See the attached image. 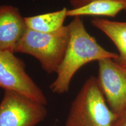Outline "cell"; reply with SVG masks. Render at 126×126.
<instances>
[{"label": "cell", "instance_id": "6da1fadb", "mask_svg": "<svg viewBox=\"0 0 126 126\" xmlns=\"http://www.w3.org/2000/svg\"><path fill=\"white\" fill-rule=\"evenodd\" d=\"M68 26L69 39L65 55L56 72V79L50 87L53 93L60 94L68 91L72 78L83 65L94 61L118 59V54L104 48L88 32L81 17H74Z\"/></svg>", "mask_w": 126, "mask_h": 126}, {"label": "cell", "instance_id": "7a4b0ae2", "mask_svg": "<svg viewBox=\"0 0 126 126\" xmlns=\"http://www.w3.org/2000/svg\"><path fill=\"white\" fill-rule=\"evenodd\" d=\"M117 119L107 103L97 78L91 77L72 102L65 126H115Z\"/></svg>", "mask_w": 126, "mask_h": 126}, {"label": "cell", "instance_id": "3957f363", "mask_svg": "<svg viewBox=\"0 0 126 126\" xmlns=\"http://www.w3.org/2000/svg\"><path fill=\"white\" fill-rule=\"evenodd\" d=\"M69 33L68 25L51 33L38 32L27 28L15 53L34 57L47 73H56L65 55Z\"/></svg>", "mask_w": 126, "mask_h": 126}, {"label": "cell", "instance_id": "277c9868", "mask_svg": "<svg viewBox=\"0 0 126 126\" xmlns=\"http://www.w3.org/2000/svg\"><path fill=\"white\" fill-rule=\"evenodd\" d=\"M46 105L5 90L0 102V126H36L47 116Z\"/></svg>", "mask_w": 126, "mask_h": 126}, {"label": "cell", "instance_id": "5b68a950", "mask_svg": "<svg viewBox=\"0 0 126 126\" xmlns=\"http://www.w3.org/2000/svg\"><path fill=\"white\" fill-rule=\"evenodd\" d=\"M0 88L22 94L46 105V97L25 69V63L14 53L0 50Z\"/></svg>", "mask_w": 126, "mask_h": 126}, {"label": "cell", "instance_id": "8992f818", "mask_svg": "<svg viewBox=\"0 0 126 126\" xmlns=\"http://www.w3.org/2000/svg\"><path fill=\"white\" fill-rule=\"evenodd\" d=\"M97 62L99 88L108 106L118 117L126 110V68L111 59Z\"/></svg>", "mask_w": 126, "mask_h": 126}, {"label": "cell", "instance_id": "52a82bcc", "mask_svg": "<svg viewBox=\"0 0 126 126\" xmlns=\"http://www.w3.org/2000/svg\"><path fill=\"white\" fill-rule=\"evenodd\" d=\"M27 29L25 17L16 7L0 6V50L13 52Z\"/></svg>", "mask_w": 126, "mask_h": 126}, {"label": "cell", "instance_id": "ba28073f", "mask_svg": "<svg viewBox=\"0 0 126 126\" xmlns=\"http://www.w3.org/2000/svg\"><path fill=\"white\" fill-rule=\"evenodd\" d=\"M91 23L114 43L119 51L118 59L116 61L126 68V22L94 18L91 20Z\"/></svg>", "mask_w": 126, "mask_h": 126}, {"label": "cell", "instance_id": "9c48e42d", "mask_svg": "<svg viewBox=\"0 0 126 126\" xmlns=\"http://www.w3.org/2000/svg\"><path fill=\"white\" fill-rule=\"evenodd\" d=\"M126 10V3L118 0H94L81 7L68 9L67 17L97 16L114 17Z\"/></svg>", "mask_w": 126, "mask_h": 126}, {"label": "cell", "instance_id": "30bf717a", "mask_svg": "<svg viewBox=\"0 0 126 126\" xmlns=\"http://www.w3.org/2000/svg\"><path fill=\"white\" fill-rule=\"evenodd\" d=\"M67 8L56 11L25 17L28 29L42 33H51L57 31L64 26L67 17Z\"/></svg>", "mask_w": 126, "mask_h": 126}, {"label": "cell", "instance_id": "8fae6325", "mask_svg": "<svg viewBox=\"0 0 126 126\" xmlns=\"http://www.w3.org/2000/svg\"><path fill=\"white\" fill-rule=\"evenodd\" d=\"M72 8H77L81 7L94 0H68Z\"/></svg>", "mask_w": 126, "mask_h": 126}, {"label": "cell", "instance_id": "7c38bea8", "mask_svg": "<svg viewBox=\"0 0 126 126\" xmlns=\"http://www.w3.org/2000/svg\"><path fill=\"white\" fill-rule=\"evenodd\" d=\"M115 126H126V110L120 116H118Z\"/></svg>", "mask_w": 126, "mask_h": 126}, {"label": "cell", "instance_id": "4fadbf2b", "mask_svg": "<svg viewBox=\"0 0 126 126\" xmlns=\"http://www.w3.org/2000/svg\"><path fill=\"white\" fill-rule=\"evenodd\" d=\"M118 1H122V2H126V0H118Z\"/></svg>", "mask_w": 126, "mask_h": 126}, {"label": "cell", "instance_id": "5bb4252c", "mask_svg": "<svg viewBox=\"0 0 126 126\" xmlns=\"http://www.w3.org/2000/svg\"></svg>", "mask_w": 126, "mask_h": 126}]
</instances>
